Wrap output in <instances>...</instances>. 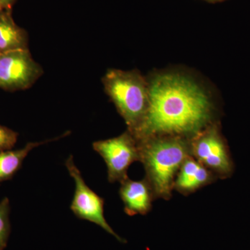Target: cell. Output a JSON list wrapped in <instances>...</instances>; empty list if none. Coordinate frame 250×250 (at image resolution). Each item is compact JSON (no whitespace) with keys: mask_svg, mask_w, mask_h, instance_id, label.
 Here are the masks:
<instances>
[{"mask_svg":"<svg viewBox=\"0 0 250 250\" xmlns=\"http://www.w3.org/2000/svg\"><path fill=\"white\" fill-rule=\"evenodd\" d=\"M149 103L141 124L131 134L138 141L158 136L191 139L214 121V106L192 79L161 72L147 80Z\"/></svg>","mask_w":250,"mask_h":250,"instance_id":"cell-1","label":"cell"},{"mask_svg":"<svg viewBox=\"0 0 250 250\" xmlns=\"http://www.w3.org/2000/svg\"><path fill=\"white\" fill-rule=\"evenodd\" d=\"M139 142L140 162L155 199L169 200L181 166L190 153V139L177 136H152Z\"/></svg>","mask_w":250,"mask_h":250,"instance_id":"cell-2","label":"cell"},{"mask_svg":"<svg viewBox=\"0 0 250 250\" xmlns=\"http://www.w3.org/2000/svg\"><path fill=\"white\" fill-rule=\"evenodd\" d=\"M105 92L133 132L147 113L149 103L147 79L139 71L110 69L103 77Z\"/></svg>","mask_w":250,"mask_h":250,"instance_id":"cell-3","label":"cell"},{"mask_svg":"<svg viewBox=\"0 0 250 250\" xmlns=\"http://www.w3.org/2000/svg\"><path fill=\"white\" fill-rule=\"evenodd\" d=\"M190 153L196 160L211 171L217 178L226 179L233 172V163L220 125L216 121L190 140Z\"/></svg>","mask_w":250,"mask_h":250,"instance_id":"cell-4","label":"cell"},{"mask_svg":"<svg viewBox=\"0 0 250 250\" xmlns=\"http://www.w3.org/2000/svg\"><path fill=\"white\" fill-rule=\"evenodd\" d=\"M93 148L103 158L107 167L108 180L111 184L121 183L129 178L130 166L140 161L139 142L127 130L117 137L95 141Z\"/></svg>","mask_w":250,"mask_h":250,"instance_id":"cell-5","label":"cell"},{"mask_svg":"<svg viewBox=\"0 0 250 250\" xmlns=\"http://www.w3.org/2000/svg\"><path fill=\"white\" fill-rule=\"evenodd\" d=\"M65 166L75 183V193L70 205V209L75 216L98 225L112 236L116 237L118 241L125 243V240L113 231L105 219L104 215V200L85 184L80 170L74 162L73 156L71 155L67 158Z\"/></svg>","mask_w":250,"mask_h":250,"instance_id":"cell-6","label":"cell"},{"mask_svg":"<svg viewBox=\"0 0 250 250\" xmlns=\"http://www.w3.org/2000/svg\"><path fill=\"white\" fill-rule=\"evenodd\" d=\"M42 67L31 57L29 49L0 53V88L15 91L25 90L40 78Z\"/></svg>","mask_w":250,"mask_h":250,"instance_id":"cell-7","label":"cell"},{"mask_svg":"<svg viewBox=\"0 0 250 250\" xmlns=\"http://www.w3.org/2000/svg\"><path fill=\"white\" fill-rule=\"evenodd\" d=\"M121 184L120 197L126 214L129 216L146 215L152 210V202L156 199L147 179L134 181L127 178Z\"/></svg>","mask_w":250,"mask_h":250,"instance_id":"cell-8","label":"cell"},{"mask_svg":"<svg viewBox=\"0 0 250 250\" xmlns=\"http://www.w3.org/2000/svg\"><path fill=\"white\" fill-rule=\"evenodd\" d=\"M217 178L211 171L193 156H189L181 166L174 184V190L188 195L213 184Z\"/></svg>","mask_w":250,"mask_h":250,"instance_id":"cell-9","label":"cell"},{"mask_svg":"<svg viewBox=\"0 0 250 250\" xmlns=\"http://www.w3.org/2000/svg\"><path fill=\"white\" fill-rule=\"evenodd\" d=\"M12 10H0V53L28 48L27 33L12 17Z\"/></svg>","mask_w":250,"mask_h":250,"instance_id":"cell-10","label":"cell"},{"mask_svg":"<svg viewBox=\"0 0 250 250\" xmlns=\"http://www.w3.org/2000/svg\"><path fill=\"white\" fill-rule=\"evenodd\" d=\"M53 141L54 139L28 143L22 149L0 152V183L14 177L15 174L21 170L23 161L33 149Z\"/></svg>","mask_w":250,"mask_h":250,"instance_id":"cell-11","label":"cell"},{"mask_svg":"<svg viewBox=\"0 0 250 250\" xmlns=\"http://www.w3.org/2000/svg\"><path fill=\"white\" fill-rule=\"evenodd\" d=\"M10 210L9 198L5 197L0 202V250H4L6 248L11 233Z\"/></svg>","mask_w":250,"mask_h":250,"instance_id":"cell-12","label":"cell"},{"mask_svg":"<svg viewBox=\"0 0 250 250\" xmlns=\"http://www.w3.org/2000/svg\"><path fill=\"white\" fill-rule=\"evenodd\" d=\"M18 136L16 131L0 125V152L12 149L17 142Z\"/></svg>","mask_w":250,"mask_h":250,"instance_id":"cell-13","label":"cell"},{"mask_svg":"<svg viewBox=\"0 0 250 250\" xmlns=\"http://www.w3.org/2000/svg\"><path fill=\"white\" fill-rule=\"evenodd\" d=\"M2 4L3 8L4 9L12 10L13 6H14L16 0H0Z\"/></svg>","mask_w":250,"mask_h":250,"instance_id":"cell-14","label":"cell"},{"mask_svg":"<svg viewBox=\"0 0 250 250\" xmlns=\"http://www.w3.org/2000/svg\"><path fill=\"white\" fill-rule=\"evenodd\" d=\"M206 1H211V2H215V1H223V0H206Z\"/></svg>","mask_w":250,"mask_h":250,"instance_id":"cell-15","label":"cell"},{"mask_svg":"<svg viewBox=\"0 0 250 250\" xmlns=\"http://www.w3.org/2000/svg\"><path fill=\"white\" fill-rule=\"evenodd\" d=\"M4 9V8H3L2 4H1V1H0V10Z\"/></svg>","mask_w":250,"mask_h":250,"instance_id":"cell-16","label":"cell"}]
</instances>
